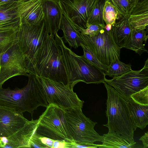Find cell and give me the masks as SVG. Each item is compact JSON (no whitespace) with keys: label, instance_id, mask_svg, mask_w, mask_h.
I'll return each instance as SVG.
<instances>
[{"label":"cell","instance_id":"obj_12","mask_svg":"<svg viewBox=\"0 0 148 148\" xmlns=\"http://www.w3.org/2000/svg\"><path fill=\"white\" fill-rule=\"evenodd\" d=\"M63 14L77 28H86L92 10L97 0H58Z\"/></svg>","mask_w":148,"mask_h":148},{"label":"cell","instance_id":"obj_19","mask_svg":"<svg viewBox=\"0 0 148 148\" xmlns=\"http://www.w3.org/2000/svg\"><path fill=\"white\" fill-rule=\"evenodd\" d=\"M60 29L62 31L63 38L71 47L76 49L81 46V44H85L81 37L80 32L65 16L63 15L60 23Z\"/></svg>","mask_w":148,"mask_h":148},{"label":"cell","instance_id":"obj_17","mask_svg":"<svg viewBox=\"0 0 148 148\" xmlns=\"http://www.w3.org/2000/svg\"><path fill=\"white\" fill-rule=\"evenodd\" d=\"M128 19L132 30H148V0H136Z\"/></svg>","mask_w":148,"mask_h":148},{"label":"cell","instance_id":"obj_29","mask_svg":"<svg viewBox=\"0 0 148 148\" xmlns=\"http://www.w3.org/2000/svg\"><path fill=\"white\" fill-rule=\"evenodd\" d=\"M131 99L139 104L148 105V86L140 90L133 94Z\"/></svg>","mask_w":148,"mask_h":148},{"label":"cell","instance_id":"obj_15","mask_svg":"<svg viewBox=\"0 0 148 148\" xmlns=\"http://www.w3.org/2000/svg\"><path fill=\"white\" fill-rule=\"evenodd\" d=\"M38 119H32L23 127L12 136L7 138H0V147L5 148H31L30 141L35 132Z\"/></svg>","mask_w":148,"mask_h":148},{"label":"cell","instance_id":"obj_6","mask_svg":"<svg viewBox=\"0 0 148 148\" xmlns=\"http://www.w3.org/2000/svg\"><path fill=\"white\" fill-rule=\"evenodd\" d=\"M38 119L35 132L54 140L74 142L69 133L65 118V111L49 104Z\"/></svg>","mask_w":148,"mask_h":148},{"label":"cell","instance_id":"obj_2","mask_svg":"<svg viewBox=\"0 0 148 148\" xmlns=\"http://www.w3.org/2000/svg\"><path fill=\"white\" fill-rule=\"evenodd\" d=\"M55 39L61 49L69 85L73 89L78 83L99 84L105 82L104 72L67 47L57 32Z\"/></svg>","mask_w":148,"mask_h":148},{"label":"cell","instance_id":"obj_5","mask_svg":"<svg viewBox=\"0 0 148 148\" xmlns=\"http://www.w3.org/2000/svg\"><path fill=\"white\" fill-rule=\"evenodd\" d=\"M35 70L36 75L69 85L61 49L54 35H49L42 47Z\"/></svg>","mask_w":148,"mask_h":148},{"label":"cell","instance_id":"obj_13","mask_svg":"<svg viewBox=\"0 0 148 148\" xmlns=\"http://www.w3.org/2000/svg\"><path fill=\"white\" fill-rule=\"evenodd\" d=\"M36 0H22L0 5V30L18 28L22 18Z\"/></svg>","mask_w":148,"mask_h":148},{"label":"cell","instance_id":"obj_3","mask_svg":"<svg viewBox=\"0 0 148 148\" xmlns=\"http://www.w3.org/2000/svg\"><path fill=\"white\" fill-rule=\"evenodd\" d=\"M106 89L107 99L106 114L108 132H115L132 141L137 127L131 117L126 101L112 86L103 83Z\"/></svg>","mask_w":148,"mask_h":148},{"label":"cell","instance_id":"obj_11","mask_svg":"<svg viewBox=\"0 0 148 148\" xmlns=\"http://www.w3.org/2000/svg\"><path fill=\"white\" fill-rule=\"evenodd\" d=\"M29 75L18 42L0 55V88L11 77L21 75L28 77Z\"/></svg>","mask_w":148,"mask_h":148},{"label":"cell","instance_id":"obj_23","mask_svg":"<svg viewBox=\"0 0 148 148\" xmlns=\"http://www.w3.org/2000/svg\"><path fill=\"white\" fill-rule=\"evenodd\" d=\"M18 29L0 30V55L18 42L17 33Z\"/></svg>","mask_w":148,"mask_h":148},{"label":"cell","instance_id":"obj_32","mask_svg":"<svg viewBox=\"0 0 148 148\" xmlns=\"http://www.w3.org/2000/svg\"><path fill=\"white\" fill-rule=\"evenodd\" d=\"M22 0H0V5L13 2H18Z\"/></svg>","mask_w":148,"mask_h":148},{"label":"cell","instance_id":"obj_33","mask_svg":"<svg viewBox=\"0 0 148 148\" xmlns=\"http://www.w3.org/2000/svg\"><path fill=\"white\" fill-rule=\"evenodd\" d=\"M112 25L110 24L106 25L105 26V29L108 31H110L112 29Z\"/></svg>","mask_w":148,"mask_h":148},{"label":"cell","instance_id":"obj_18","mask_svg":"<svg viewBox=\"0 0 148 148\" xmlns=\"http://www.w3.org/2000/svg\"><path fill=\"white\" fill-rule=\"evenodd\" d=\"M128 17H123L112 26L111 30L114 41L121 48H124L130 38L132 29L129 22Z\"/></svg>","mask_w":148,"mask_h":148},{"label":"cell","instance_id":"obj_27","mask_svg":"<svg viewBox=\"0 0 148 148\" xmlns=\"http://www.w3.org/2000/svg\"><path fill=\"white\" fill-rule=\"evenodd\" d=\"M116 7L120 14L129 17L136 0H108Z\"/></svg>","mask_w":148,"mask_h":148},{"label":"cell","instance_id":"obj_24","mask_svg":"<svg viewBox=\"0 0 148 148\" xmlns=\"http://www.w3.org/2000/svg\"><path fill=\"white\" fill-rule=\"evenodd\" d=\"M132 70L130 63L126 64L117 58L108 66V70L104 72V73L105 75L114 78L120 76Z\"/></svg>","mask_w":148,"mask_h":148},{"label":"cell","instance_id":"obj_1","mask_svg":"<svg viewBox=\"0 0 148 148\" xmlns=\"http://www.w3.org/2000/svg\"><path fill=\"white\" fill-rule=\"evenodd\" d=\"M28 77L27 84L22 88H0V105L21 113L27 112L32 115L39 106H48L44 91L35 76L29 74Z\"/></svg>","mask_w":148,"mask_h":148},{"label":"cell","instance_id":"obj_14","mask_svg":"<svg viewBox=\"0 0 148 148\" xmlns=\"http://www.w3.org/2000/svg\"><path fill=\"white\" fill-rule=\"evenodd\" d=\"M29 121L23 113L0 105V138L12 136Z\"/></svg>","mask_w":148,"mask_h":148},{"label":"cell","instance_id":"obj_25","mask_svg":"<svg viewBox=\"0 0 148 148\" xmlns=\"http://www.w3.org/2000/svg\"><path fill=\"white\" fill-rule=\"evenodd\" d=\"M106 0H97L88 19L86 24H97L105 26L103 17L104 6Z\"/></svg>","mask_w":148,"mask_h":148},{"label":"cell","instance_id":"obj_22","mask_svg":"<svg viewBox=\"0 0 148 148\" xmlns=\"http://www.w3.org/2000/svg\"><path fill=\"white\" fill-rule=\"evenodd\" d=\"M148 30H133L130 38L124 48L134 51L140 55L143 52L148 53L145 47L148 38Z\"/></svg>","mask_w":148,"mask_h":148},{"label":"cell","instance_id":"obj_7","mask_svg":"<svg viewBox=\"0 0 148 148\" xmlns=\"http://www.w3.org/2000/svg\"><path fill=\"white\" fill-rule=\"evenodd\" d=\"M82 108L65 110V118L70 135L76 143L94 144L102 142V136L94 130L97 122L92 121L83 113Z\"/></svg>","mask_w":148,"mask_h":148},{"label":"cell","instance_id":"obj_21","mask_svg":"<svg viewBox=\"0 0 148 148\" xmlns=\"http://www.w3.org/2000/svg\"><path fill=\"white\" fill-rule=\"evenodd\" d=\"M101 145L98 148H134L136 143L134 141L129 139L115 132H108L102 135Z\"/></svg>","mask_w":148,"mask_h":148},{"label":"cell","instance_id":"obj_4","mask_svg":"<svg viewBox=\"0 0 148 148\" xmlns=\"http://www.w3.org/2000/svg\"><path fill=\"white\" fill-rule=\"evenodd\" d=\"M49 35L44 19L38 25H30L21 21L17 33L18 43L29 74L36 75V61Z\"/></svg>","mask_w":148,"mask_h":148},{"label":"cell","instance_id":"obj_26","mask_svg":"<svg viewBox=\"0 0 148 148\" xmlns=\"http://www.w3.org/2000/svg\"><path fill=\"white\" fill-rule=\"evenodd\" d=\"M119 14H120L115 6L109 1L106 0L103 12V19L106 25L113 26Z\"/></svg>","mask_w":148,"mask_h":148},{"label":"cell","instance_id":"obj_31","mask_svg":"<svg viewBox=\"0 0 148 148\" xmlns=\"http://www.w3.org/2000/svg\"><path fill=\"white\" fill-rule=\"evenodd\" d=\"M142 142L144 148L148 147V132L145 133L139 139Z\"/></svg>","mask_w":148,"mask_h":148},{"label":"cell","instance_id":"obj_28","mask_svg":"<svg viewBox=\"0 0 148 148\" xmlns=\"http://www.w3.org/2000/svg\"><path fill=\"white\" fill-rule=\"evenodd\" d=\"M84 54L82 56L87 61L104 72L108 70V66L102 64L97 57L91 49L86 45L81 43Z\"/></svg>","mask_w":148,"mask_h":148},{"label":"cell","instance_id":"obj_9","mask_svg":"<svg viewBox=\"0 0 148 148\" xmlns=\"http://www.w3.org/2000/svg\"><path fill=\"white\" fill-rule=\"evenodd\" d=\"M80 35L85 44L91 49L103 64L108 66L116 59H120L121 48L114 41L111 29L108 31L104 28L93 36L80 32Z\"/></svg>","mask_w":148,"mask_h":148},{"label":"cell","instance_id":"obj_20","mask_svg":"<svg viewBox=\"0 0 148 148\" xmlns=\"http://www.w3.org/2000/svg\"><path fill=\"white\" fill-rule=\"evenodd\" d=\"M126 101L134 124L137 127L144 129L148 124V105L139 104L131 99Z\"/></svg>","mask_w":148,"mask_h":148},{"label":"cell","instance_id":"obj_10","mask_svg":"<svg viewBox=\"0 0 148 148\" xmlns=\"http://www.w3.org/2000/svg\"><path fill=\"white\" fill-rule=\"evenodd\" d=\"M105 82L113 87L126 101L130 96L148 86V59L141 69L132 70L110 79L105 78Z\"/></svg>","mask_w":148,"mask_h":148},{"label":"cell","instance_id":"obj_16","mask_svg":"<svg viewBox=\"0 0 148 148\" xmlns=\"http://www.w3.org/2000/svg\"><path fill=\"white\" fill-rule=\"evenodd\" d=\"M41 4L47 30L49 34L54 36L60 29L63 16L58 0H42Z\"/></svg>","mask_w":148,"mask_h":148},{"label":"cell","instance_id":"obj_30","mask_svg":"<svg viewBox=\"0 0 148 148\" xmlns=\"http://www.w3.org/2000/svg\"><path fill=\"white\" fill-rule=\"evenodd\" d=\"M105 28V26L97 24H86V28L82 29L80 28H76L82 34L93 36L98 34L102 29Z\"/></svg>","mask_w":148,"mask_h":148},{"label":"cell","instance_id":"obj_8","mask_svg":"<svg viewBox=\"0 0 148 148\" xmlns=\"http://www.w3.org/2000/svg\"><path fill=\"white\" fill-rule=\"evenodd\" d=\"M36 77L41 86L49 105L53 104L64 110L82 108L81 100L69 85H65L37 75Z\"/></svg>","mask_w":148,"mask_h":148}]
</instances>
